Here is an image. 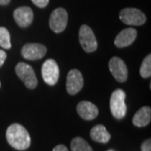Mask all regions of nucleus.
<instances>
[{
	"instance_id": "f257e3e1",
	"label": "nucleus",
	"mask_w": 151,
	"mask_h": 151,
	"mask_svg": "<svg viewBox=\"0 0 151 151\" xmlns=\"http://www.w3.org/2000/svg\"><path fill=\"white\" fill-rule=\"evenodd\" d=\"M6 139L8 143L18 150H27L31 144L29 132L24 126L19 124H11L7 129Z\"/></svg>"
},
{
	"instance_id": "f03ea898",
	"label": "nucleus",
	"mask_w": 151,
	"mask_h": 151,
	"mask_svg": "<svg viewBox=\"0 0 151 151\" xmlns=\"http://www.w3.org/2000/svg\"><path fill=\"white\" fill-rule=\"evenodd\" d=\"M126 93L122 89H117L112 93L110 98V110L114 118L124 119L127 113V106L125 103Z\"/></svg>"
},
{
	"instance_id": "7ed1b4c3",
	"label": "nucleus",
	"mask_w": 151,
	"mask_h": 151,
	"mask_svg": "<svg viewBox=\"0 0 151 151\" xmlns=\"http://www.w3.org/2000/svg\"><path fill=\"white\" fill-rule=\"evenodd\" d=\"M15 72L27 88L35 89L37 86L38 80L31 65L19 62L15 66Z\"/></svg>"
},
{
	"instance_id": "20e7f679",
	"label": "nucleus",
	"mask_w": 151,
	"mask_h": 151,
	"mask_svg": "<svg viewBox=\"0 0 151 151\" xmlns=\"http://www.w3.org/2000/svg\"><path fill=\"white\" fill-rule=\"evenodd\" d=\"M120 20L128 25H142L146 21L145 14L139 9L134 8H126L119 13Z\"/></svg>"
},
{
	"instance_id": "39448f33",
	"label": "nucleus",
	"mask_w": 151,
	"mask_h": 151,
	"mask_svg": "<svg viewBox=\"0 0 151 151\" xmlns=\"http://www.w3.org/2000/svg\"><path fill=\"white\" fill-rule=\"evenodd\" d=\"M79 41L83 50L87 53L94 52L97 48L95 35L88 25H81L79 30Z\"/></svg>"
},
{
	"instance_id": "423d86ee",
	"label": "nucleus",
	"mask_w": 151,
	"mask_h": 151,
	"mask_svg": "<svg viewBox=\"0 0 151 151\" xmlns=\"http://www.w3.org/2000/svg\"><path fill=\"white\" fill-rule=\"evenodd\" d=\"M68 14L65 9L57 8L50 14L49 24L55 33L63 32L67 25Z\"/></svg>"
},
{
	"instance_id": "0eeeda50",
	"label": "nucleus",
	"mask_w": 151,
	"mask_h": 151,
	"mask_svg": "<svg viewBox=\"0 0 151 151\" xmlns=\"http://www.w3.org/2000/svg\"><path fill=\"white\" fill-rule=\"evenodd\" d=\"M42 77L46 84L54 86L59 80V66L53 59H49L44 62L41 69Z\"/></svg>"
},
{
	"instance_id": "6e6552de",
	"label": "nucleus",
	"mask_w": 151,
	"mask_h": 151,
	"mask_svg": "<svg viewBox=\"0 0 151 151\" xmlns=\"http://www.w3.org/2000/svg\"><path fill=\"white\" fill-rule=\"evenodd\" d=\"M47 52L46 47L38 43H29L24 45L21 50L22 56L26 60H35L41 59Z\"/></svg>"
},
{
	"instance_id": "1a4fd4ad",
	"label": "nucleus",
	"mask_w": 151,
	"mask_h": 151,
	"mask_svg": "<svg viewBox=\"0 0 151 151\" xmlns=\"http://www.w3.org/2000/svg\"><path fill=\"white\" fill-rule=\"evenodd\" d=\"M108 67L113 77L119 82H124L128 79V68L126 64L119 57L114 56L109 60Z\"/></svg>"
},
{
	"instance_id": "9d476101",
	"label": "nucleus",
	"mask_w": 151,
	"mask_h": 151,
	"mask_svg": "<svg viewBox=\"0 0 151 151\" xmlns=\"http://www.w3.org/2000/svg\"><path fill=\"white\" fill-rule=\"evenodd\" d=\"M83 86V77L80 70H70L66 77V90L70 95H75L80 92Z\"/></svg>"
},
{
	"instance_id": "9b49d317",
	"label": "nucleus",
	"mask_w": 151,
	"mask_h": 151,
	"mask_svg": "<svg viewBox=\"0 0 151 151\" xmlns=\"http://www.w3.org/2000/svg\"><path fill=\"white\" fill-rule=\"evenodd\" d=\"M14 19L19 26L26 28L31 24L34 14L29 7H19L14 12Z\"/></svg>"
},
{
	"instance_id": "f8f14e48",
	"label": "nucleus",
	"mask_w": 151,
	"mask_h": 151,
	"mask_svg": "<svg viewBox=\"0 0 151 151\" xmlns=\"http://www.w3.org/2000/svg\"><path fill=\"white\" fill-rule=\"evenodd\" d=\"M137 36V31L134 28L124 29L115 38L114 44L118 48H124L133 43Z\"/></svg>"
},
{
	"instance_id": "ddd939ff",
	"label": "nucleus",
	"mask_w": 151,
	"mask_h": 151,
	"mask_svg": "<svg viewBox=\"0 0 151 151\" xmlns=\"http://www.w3.org/2000/svg\"><path fill=\"white\" fill-rule=\"evenodd\" d=\"M76 111L81 119L85 120H92L98 115V108L97 106L87 101H82L78 103Z\"/></svg>"
},
{
	"instance_id": "4468645a",
	"label": "nucleus",
	"mask_w": 151,
	"mask_h": 151,
	"mask_svg": "<svg viewBox=\"0 0 151 151\" xmlns=\"http://www.w3.org/2000/svg\"><path fill=\"white\" fill-rule=\"evenodd\" d=\"M151 119V109L150 107H143L137 111L133 118V124L137 127H145Z\"/></svg>"
},
{
	"instance_id": "2eb2a0df",
	"label": "nucleus",
	"mask_w": 151,
	"mask_h": 151,
	"mask_svg": "<svg viewBox=\"0 0 151 151\" xmlns=\"http://www.w3.org/2000/svg\"><path fill=\"white\" fill-rule=\"evenodd\" d=\"M90 136L92 140L102 143V144H106L111 139V135L108 133L105 126L102 124H97L94 126L91 129L90 132Z\"/></svg>"
},
{
	"instance_id": "dca6fc26",
	"label": "nucleus",
	"mask_w": 151,
	"mask_h": 151,
	"mask_svg": "<svg viewBox=\"0 0 151 151\" xmlns=\"http://www.w3.org/2000/svg\"><path fill=\"white\" fill-rule=\"evenodd\" d=\"M71 151H93L90 145L81 137H76L70 143Z\"/></svg>"
},
{
	"instance_id": "f3484780",
	"label": "nucleus",
	"mask_w": 151,
	"mask_h": 151,
	"mask_svg": "<svg viewBox=\"0 0 151 151\" xmlns=\"http://www.w3.org/2000/svg\"><path fill=\"white\" fill-rule=\"evenodd\" d=\"M139 73L142 77L148 78L151 76V55H148L144 59L141 65Z\"/></svg>"
},
{
	"instance_id": "a211bd4d",
	"label": "nucleus",
	"mask_w": 151,
	"mask_h": 151,
	"mask_svg": "<svg viewBox=\"0 0 151 151\" xmlns=\"http://www.w3.org/2000/svg\"><path fill=\"white\" fill-rule=\"evenodd\" d=\"M0 46L7 50L11 48L10 35L4 27H0Z\"/></svg>"
},
{
	"instance_id": "6ab92c4d",
	"label": "nucleus",
	"mask_w": 151,
	"mask_h": 151,
	"mask_svg": "<svg viewBox=\"0 0 151 151\" xmlns=\"http://www.w3.org/2000/svg\"><path fill=\"white\" fill-rule=\"evenodd\" d=\"M33 4L35 6H37L39 8H45L48 5L49 0H31Z\"/></svg>"
},
{
	"instance_id": "aec40b11",
	"label": "nucleus",
	"mask_w": 151,
	"mask_h": 151,
	"mask_svg": "<svg viewBox=\"0 0 151 151\" xmlns=\"http://www.w3.org/2000/svg\"><path fill=\"white\" fill-rule=\"evenodd\" d=\"M141 151H151L150 139L145 140L142 145H141Z\"/></svg>"
},
{
	"instance_id": "412c9836",
	"label": "nucleus",
	"mask_w": 151,
	"mask_h": 151,
	"mask_svg": "<svg viewBox=\"0 0 151 151\" xmlns=\"http://www.w3.org/2000/svg\"><path fill=\"white\" fill-rule=\"evenodd\" d=\"M6 58H7V54H6L5 51H4V50H0V67L4 65V61H5Z\"/></svg>"
},
{
	"instance_id": "4be33fe9",
	"label": "nucleus",
	"mask_w": 151,
	"mask_h": 151,
	"mask_svg": "<svg viewBox=\"0 0 151 151\" xmlns=\"http://www.w3.org/2000/svg\"><path fill=\"white\" fill-rule=\"evenodd\" d=\"M52 151H68V150L64 145H58L55 147Z\"/></svg>"
},
{
	"instance_id": "5701e85b",
	"label": "nucleus",
	"mask_w": 151,
	"mask_h": 151,
	"mask_svg": "<svg viewBox=\"0 0 151 151\" xmlns=\"http://www.w3.org/2000/svg\"><path fill=\"white\" fill-rule=\"evenodd\" d=\"M10 0H0V5H7Z\"/></svg>"
},
{
	"instance_id": "b1692460",
	"label": "nucleus",
	"mask_w": 151,
	"mask_h": 151,
	"mask_svg": "<svg viewBox=\"0 0 151 151\" xmlns=\"http://www.w3.org/2000/svg\"><path fill=\"white\" fill-rule=\"evenodd\" d=\"M108 151H114V150H108Z\"/></svg>"
},
{
	"instance_id": "393cba45",
	"label": "nucleus",
	"mask_w": 151,
	"mask_h": 151,
	"mask_svg": "<svg viewBox=\"0 0 151 151\" xmlns=\"http://www.w3.org/2000/svg\"><path fill=\"white\" fill-rule=\"evenodd\" d=\"M0 86H1V82H0Z\"/></svg>"
}]
</instances>
